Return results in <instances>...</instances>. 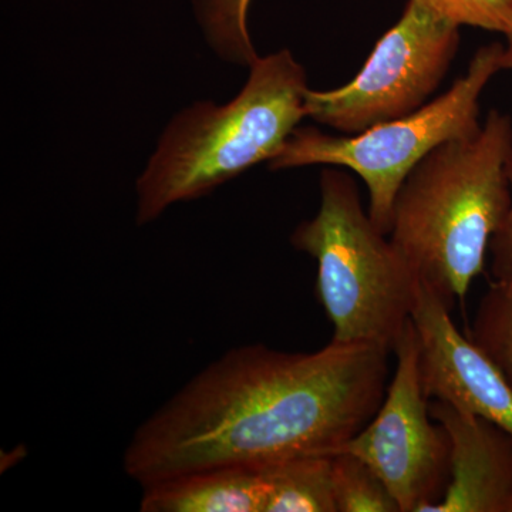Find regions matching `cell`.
Returning <instances> with one entry per match:
<instances>
[{"mask_svg": "<svg viewBox=\"0 0 512 512\" xmlns=\"http://www.w3.org/2000/svg\"><path fill=\"white\" fill-rule=\"evenodd\" d=\"M389 350L332 342L312 353L228 350L137 427L123 467L141 487L220 467L335 454L386 394Z\"/></svg>", "mask_w": 512, "mask_h": 512, "instance_id": "obj_1", "label": "cell"}, {"mask_svg": "<svg viewBox=\"0 0 512 512\" xmlns=\"http://www.w3.org/2000/svg\"><path fill=\"white\" fill-rule=\"evenodd\" d=\"M512 120L491 110L476 133L448 141L404 181L390 241L420 285L453 309L483 272L495 232L510 208L507 160Z\"/></svg>", "mask_w": 512, "mask_h": 512, "instance_id": "obj_2", "label": "cell"}, {"mask_svg": "<svg viewBox=\"0 0 512 512\" xmlns=\"http://www.w3.org/2000/svg\"><path fill=\"white\" fill-rule=\"evenodd\" d=\"M249 67L248 82L234 100L194 104L165 128L137 181L138 225L269 163L306 117L305 69L289 50L258 57Z\"/></svg>", "mask_w": 512, "mask_h": 512, "instance_id": "obj_3", "label": "cell"}, {"mask_svg": "<svg viewBox=\"0 0 512 512\" xmlns=\"http://www.w3.org/2000/svg\"><path fill=\"white\" fill-rule=\"evenodd\" d=\"M291 244L318 265L316 298L332 323V342L393 353L420 282L363 208L352 175L323 171L318 214L296 227Z\"/></svg>", "mask_w": 512, "mask_h": 512, "instance_id": "obj_4", "label": "cell"}, {"mask_svg": "<svg viewBox=\"0 0 512 512\" xmlns=\"http://www.w3.org/2000/svg\"><path fill=\"white\" fill-rule=\"evenodd\" d=\"M503 53L501 43L480 47L466 76L409 116L346 137L330 136L311 127L296 128L269 161V168L316 164L348 168L366 184L370 218L389 235L394 202L414 168L436 148L481 127V94L495 74L504 70Z\"/></svg>", "mask_w": 512, "mask_h": 512, "instance_id": "obj_5", "label": "cell"}, {"mask_svg": "<svg viewBox=\"0 0 512 512\" xmlns=\"http://www.w3.org/2000/svg\"><path fill=\"white\" fill-rule=\"evenodd\" d=\"M460 28L434 0H409L355 79L306 93V117L342 133H362L426 106L450 69Z\"/></svg>", "mask_w": 512, "mask_h": 512, "instance_id": "obj_6", "label": "cell"}, {"mask_svg": "<svg viewBox=\"0 0 512 512\" xmlns=\"http://www.w3.org/2000/svg\"><path fill=\"white\" fill-rule=\"evenodd\" d=\"M396 369L372 420L339 451L353 454L382 478L400 512H427L450 477V440L430 413L413 320L393 349ZM338 451V453H339Z\"/></svg>", "mask_w": 512, "mask_h": 512, "instance_id": "obj_7", "label": "cell"}, {"mask_svg": "<svg viewBox=\"0 0 512 512\" xmlns=\"http://www.w3.org/2000/svg\"><path fill=\"white\" fill-rule=\"evenodd\" d=\"M412 320L427 397L490 421L512 437L511 386L457 329L451 309L436 293L420 285Z\"/></svg>", "mask_w": 512, "mask_h": 512, "instance_id": "obj_8", "label": "cell"}, {"mask_svg": "<svg viewBox=\"0 0 512 512\" xmlns=\"http://www.w3.org/2000/svg\"><path fill=\"white\" fill-rule=\"evenodd\" d=\"M430 413L450 440V477L427 512H512V437L441 400Z\"/></svg>", "mask_w": 512, "mask_h": 512, "instance_id": "obj_9", "label": "cell"}, {"mask_svg": "<svg viewBox=\"0 0 512 512\" xmlns=\"http://www.w3.org/2000/svg\"><path fill=\"white\" fill-rule=\"evenodd\" d=\"M269 483L264 468L195 471L143 488V512H265Z\"/></svg>", "mask_w": 512, "mask_h": 512, "instance_id": "obj_10", "label": "cell"}, {"mask_svg": "<svg viewBox=\"0 0 512 512\" xmlns=\"http://www.w3.org/2000/svg\"><path fill=\"white\" fill-rule=\"evenodd\" d=\"M269 483L265 512H336L332 454H308L264 467Z\"/></svg>", "mask_w": 512, "mask_h": 512, "instance_id": "obj_11", "label": "cell"}, {"mask_svg": "<svg viewBox=\"0 0 512 512\" xmlns=\"http://www.w3.org/2000/svg\"><path fill=\"white\" fill-rule=\"evenodd\" d=\"M466 336L512 389V279L491 282Z\"/></svg>", "mask_w": 512, "mask_h": 512, "instance_id": "obj_12", "label": "cell"}, {"mask_svg": "<svg viewBox=\"0 0 512 512\" xmlns=\"http://www.w3.org/2000/svg\"><path fill=\"white\" fill-rule=\"evenodd\" d=\"M336 512H400L389 488L373 468L353 454H332Z\"/></svg>", "mask_w": 512, "mask_h": 512, "instance_id": "obj_13", "label": "cell"}, {"mask_svg": "<svg viewBox=\"0 0 512 512\" xmlns=\"http://www.w3.org/2000/svg\"><path fill=\"white\" fill-rule=\"evenodd\" d=\"M251 0H198V13L215 52L238 64L258 59L248 32V9Z\"/></svg>", "mask_w": 512, "mask_h": 512, "instance_id": "obj_14", "label": "cell"}, {"mask_svg": "<svg viewBox=\"0 0 512 512\" xmlns=\"http://www.w3.org/2000/svg\"><path fill=\"white\" fill-rule=\"evenodd\" d=\"M458 25L507 35L512 30V0H434Z\"/></svg>", "mask_w": 512, "mask_h": 512, "instance_id": "obj_15", "label": "cell"}, {"mask_svg": "<svg viewBox=\"0 0 512 512\" xmlns=\"http://www.w3.org/2000/svg\"><path fill=\"white\" fill-rule=\"evenodd\" d=\"M507 177L511 191L510 208L490 245L491 271L494 279H512V143L508 153Z\"/></svg>", "mask_w": 512, "mask_h": 512, "instance_id": "obj_16", "label": "cell"}, {"mask_svg": "<svg viewBox=\"0 0 512 512\" xmlns=\"http://www.w3.org/2000/svg\"><path fill=\"white\" fill-rule=\"evenodd\" d=\"M505 37H507V45L504 46L503 67L504 70L507 69L512 72V30Z\"/></svg>", "mask_w": 512, "mask_h": 512, "instance_id": "obj_17", "label": "cell"}]
</instances>
